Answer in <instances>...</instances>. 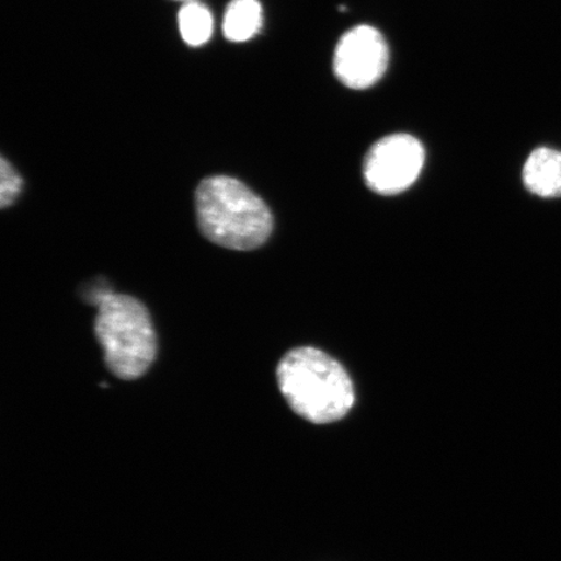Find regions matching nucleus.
Masks as SVG:
<instances>
[{"label":"nucleus","instance_id":"39448f33","mask_svg":"<svg viewBox=\"0 0 561 561\" xmlns=\"http://www.w3.org/2000/svg\"><path fill=\"white\" fill-rule=\"evenodd\" d=\"M389 47L382 34L368 25L342 35L334 53V72L343 85L363 90L374 87L388 68Z\"/></svg>","mask_w":561,"mask_h":561},{"label":"nucleus","instance_id":"0eeeda50","mask_svg":"<svg viewBox=\"0 0 561 561\" xmlns=\"http://www.w3.org/2000/svg\"><path fill=\"white\" fill-rule=\"evenodd\" d=\"M263 26V7L257 0H231L222 21V32L231 42L255 37Z\"/></svg>","mask_w":561,"mask_h":561},{"label":"nucleus","instance_id":"423d86ee","mask_svg":"<svg viewBox=\"0 0 561 561\" xmlns=\"http://www.w3.org/2000/svg\"><path fill=\"white\" fill-rule=\"evenodd\" d=\"M523 181L531 194L542 198L561 196V152L538 147L525 161Z\"/></svg>","mask_w":561,"mask_h":561},{"label":"nucleus","instance_id":"f03ea898","mask_svg":"<svg viewBox=\"0 0 561 561\" xmlns=\"http://www.w3.org/2000/svg\"><path fill=\"white\" fill-rule=\"evenodd\" d=\"M280 394L298 416L312 424H332L355 403L353 381L333 357L313 347L289 351L277 367Z\"/></svg>","mask_w":561,"mask_h":561},{"label":"nucleus","instance_id":"7ed1b4c3","mask_svg":"<svg viewBox=\"0 0 561 561\" xmlns=\"http://www.w3.org/2000/svg\"><path fill=\"white\" fill-rule=\"evenodd\" d=\"M98 307L94 332L105 366L125 381L137 380L157 357V333L142 301L104 290L91 299Z\"/></svg>","mask_w":561,"mask_h":561},{"label":"nucleus","instance_id":"1a4fd4ad","mask_svg":"<svg viewBox=\"0 0 561 561\" xmlns=\"http://www.w3.org/2000/svg\"><path fill=\"white\" fill-rule=\"evenodd\" d=\"M23 191V179L9 160H0V207L7 208L15 203Z\"/></svg>","mask_w":561,"mask_h":561},{"label":"nucleus","instance_id":"f257e3e1","mask_svg":"<svg viewBox=\"0 0 561 561\" xmlns=\"http://www.w3.org/2000/svg\"><path fill=\"white\" fill-rule=\"evenodd\" d=\"M196 220L202 234L220 248L251 251L272 233L273 217L265 202L240 180L210 175L195 192Z\"/></svg>","mask_w":561,"mask_h":561},{"label":"nucleus","instance_id":"9d476101","mask_svg":"<svg viewBox=\"0 0 561 561\" xmlns=\"http://www.w3.org/2000/svg\"><path fill=\"white\" fill-rule=\"evenodd\" d=\"M179 2L187 3V2H194V0H179Z\"/></svg>","mask_w":561,"mask_h":561},{"label":"nucleus","instance_id":"6e6552de","mask_svg":"<svg viewBox=\"0 0 561 561\" xmlns=\"http://www.w3.org/2000/svg\"><path fill=\"white\" fill-rule=\"evenodd\" d=\"M179 27L181 37L186 45L192 47L203 46L213 37V13L198 0L184 3L179 12Z\"/></svg>","mask_w":561,"mask_h":561},{"label":"nucleus","instance_id":"20e7f679","mask_svg":"<svg viewBox=\"0 0 561 561\" xmlns=\"http://www.w3.org/2000/svg\"><path fill=\"white\" fill-rule=\"evenodd\" d=\"M424 161L425 151L419 139L391 135L370 147L364 160V180L377 194H401L415 184Z\"/></svg>","mask_w":561,"mask_h":561}]
</instances>
